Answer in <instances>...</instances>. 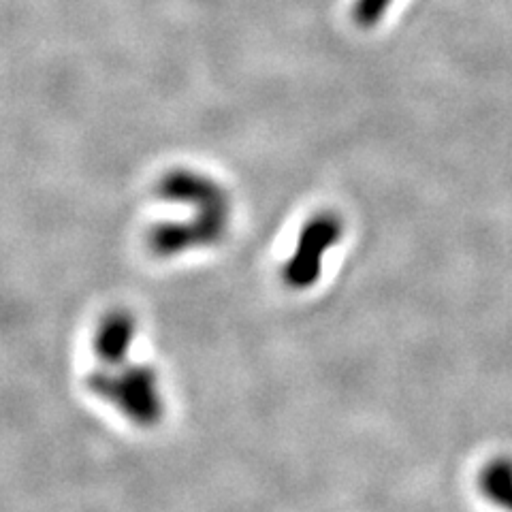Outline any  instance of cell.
I'll list each match as a JSON object with an SVG mask.
<instances>
[{"label":"cell","mask_w":512,"mask_h":512,"mask_svg":"<svg viewBox=\"0 0 512 512\" xmlns=\"http://www.w3.org/2000/svg\"><path fill=\"white\" fill-rule=\"evenodd\" d=\"M229 224L231 216L224 214H192L186 220H165L148 231L146 244L152 254L169 259L188 250L220 244L229 233Z\"/></svg>","instance_id":"3957f363"},{"label":"cell","mask_w":512,"mask_h":512,"mask_svg":"<svg viewBox=\"0 0 512 512\" xmlns=\"http://www.w3.org/2000/svg\"><path fill=\"white\" fill-rule=\"evenodd\" d=\"M156 197L190 207L195 214L231 216V195L212 175L195 169H171L156 182Z\"/></svg>","instance_id":"277c9868"},{"label":"cell","mask_w":512,"mask_h":512,"mask_svg":"<svg viewBox=\"0 0 512 512\" xmlns=\"http://www.w3.org/2000/svg\"><path fill=\"white\" fill-rule=\"evenodd\" d=\"M344 220L335 212H318L303 224L297 235V246L282 267V280L293 291L312 288L323 274L325 254L340 244Z\"/></svg>","instance_id":"7a4b0ae2"},{"label":"cell","mask_w":512,"mask_h":512,"mask_svg":"<svg viewBox=\"0 0 512 512\" xmlns=\"http://www.w3.org/2000/svg\"><path fill=\"white\" fill-rule=\"evenodd\" d=\"M86 387L116 406L128 421L139 427H156L163 421L165 406L158 393L156 372L148 365L124 363L99 367L86 376Z\"/></svg>","instance_id":"6da1fadb"},{"label":"cell","mask_w":512,"mask_h":512,"mask_svg":"<svg viewBox=\"0 0 512 512\" xmlns=\"http://www.w3.org/2000/svg\"><path fill=\"white\" fill-rule=\"evenodd\" d=\"M480 491L498 508L512 512V459L495 457L480 472Z\"/></svg>","instance_id":"8992f818"},{"label":"cell","mask_w":512,"mask_h":512,"mask_svg":"<svg viewBox=\"0 0 512 512\" xmlns=\"http://www.w3.org/2000/svg\"><path fill=\"white\" fill-rule=\"evenodd\" d=\"M393 3L395 0H355V3H352L350 18L359 28L370 30L382 22V18L387 15Z\"/></svg>","instance_id":"52a82bcc"},{"label":"cell","mask_w":512,"mask_h":512,"mask_svg":"<svg viewBox=\"0 0 512 512\" xmlns=\"http://www.w3.org/2000/svg\"><path fill=\"white\" fill-rule=\"evenodd\" d=\"M135 318L126 310L107 312L94 333V355L101 367H120L128 363V350L135 338Z\"/></svg>","instance_id":"5b68a950"}]
</instances>
